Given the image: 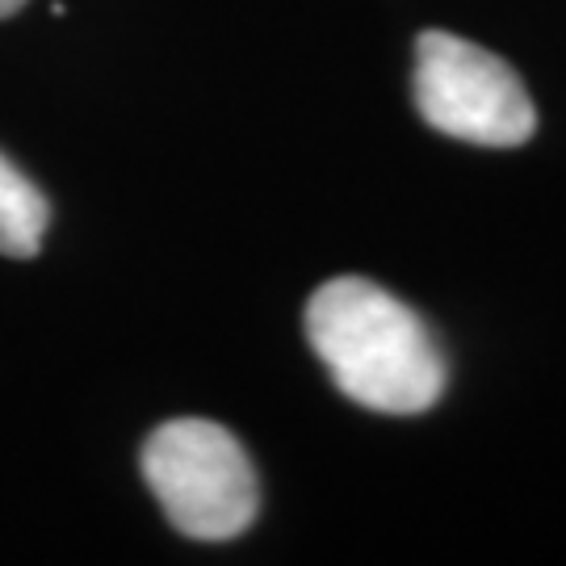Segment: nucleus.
I'll use <instances>...</instances> for the list:
<instances>
[{"label":"nucleus","instance_id":"39448f33","mask_svg":"<svg viewBox=\"0 0 566 566\" xmlns=\"http://www.w3.org/2000/svg\"><path fill=\"white\" fill-rule=\"evenodd\" d=\"M21 9H25V0H0V18H13Z\"/></svg>","mask_w":566,"mask_h":566},{"label":"nucleus","instance_id":"20e7f679","mask_svg":"<svg viewBox=\"0 0 566 566\" xmlns=\"http://www.w3.org/2000/svg\"><path fill=\"white\" fill-rule=\"evenodd\" d=\"M51 223V202L18 164L0 156V256L30 261L39 256L42 235Z\"/></svg>","mask_w":566,"mask_h":566},{"label":"nucleus","instance_id":"f03ea898","mask_svg":"<svg viewBox=\"0 0 566 566\" xmlns=\"http://www.w3.org/2000/svg\"><path fill=\"white\" fill-rule=\"evenodd\" d=\"M143 479L193 542H231L256 521L261 483L243 446L214 420H168L143 446Z\"/></svg>","mask_w":566,"mask_h":566},{"label":"nucleus","instance_id":"7ed1b4c3","mask_svg":"<svg viewBox=\"0 0 566 566\" xmlns=\"http://www.w3.org/2000/svg\"><path fill=\"white\" fill-rule=\"evenodd\" d=\"M416 109L432 130L479 147H521L537 130V105L516 67L446 30L416 42Z\"/></svg>","mask_w":566,"mask_h":566},{"label":"nucleus","instance_id":"f257e3e1","mask_svg":"<svg viewBox=\"0 0 566 566\" xmlns=\"http://www.w3.org/2000/svg\"><path fill=\"white\" fill-rule=\"evenodd\" d=\"M306 340L353 403L420 416L446 395V357L428 324L369 277H332L306 303Z\"/></svg>","mask_w":566,"mask_h":566}]
</instances>
